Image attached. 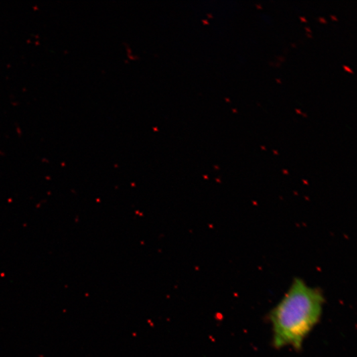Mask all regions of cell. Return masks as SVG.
I'll return each instance as SVG.
<instances>
[{"instance_id":"1","label":"cell","mask_w":357,"mask_h":357,"mask_svg":"<svg viewBox=\"0 0 357 357\" xmlns=\"http://www.w3.org/2000/svg\"><path fill=\"white\" fill-rule=\"evenodd\" d=\"M324 304V297L319 289L299 278L294 280L270 313L274 346L301 349L320 321Z\"/></svg>"},{"instance_id":"2","label":"cell","mask_w":357,"mask_h":357,"mask_svg":"<svg viewBox=\"0 0 357 357\" xmlns=\"http://www.w3.org/2000/svg\"><path fill=\"white\" fill-rule=\"evenodd\" d=\"M343 68H344V70L346 71V72L351 73V74H353L352 69H351L349 66H346V65H344V66H343Z\"/></svg>"},{"instance_id":"3","label":"cell","mask_w":357,"mask_h":357,"mask_svg":"<svg viewBox=\"0 0 357 357\" xmlns=\"http://www.w3.org/2000/svg\"><path fill=\"white\" fill-rule=\"evenodd\" d=\"M319 21H320V22L322 23H327V21L325 20V19L324 18H323V17H319Z\"/></svg>"},{"instance_id":"4","label":"cell","mask_w":357,"mask_h":357,"mask_svg":"<svg viewBox=\"0 0 357 357\" xmlns=\"http://www.w3.org/2000/svg\"><path fill=\"white\" fill-rule=\"evenodd\" d=\"M300 19H301L303 22H307L306 19L305 17H300Z\"/></svg>"},{"instance_id":"5","label":"cell","mask_w":357,"mask_h":357,"mask_svg":"<svg viewBox=\"0 0 357 357\" xmlns=\"http://www.w3.org/2000/svg\"><path fill=\"white\" fill-rule=\"evenodd\" d=\"M331 18L333 20H334V21L338 20V19H337V17L335 16V15H331Z\"/></svg>"},{"instance_id":"6","label":"cell","mask_w":357,"mask_h":357,"mask_svg":"<svg viewBox=\"0 0 357 357\" xmlns=\"http://www.w3.org/2000/svg\"><path fill=\"white\" fill-rule=\"evenodd\" d=\"M306 31H307V33H310L311 32V29L309 28V27H305Z\"/></svg>"},{"instance_id":"7","label":"cell","mask_w":357,"mask_h":357,"mask_svg":"<svg viewBox=\"0 0 357 357\" xmlns=\"http://www.w3.org/2000/svg\"><path fill=\"white\" fill-rule=\"evenodd\" d=\"M296 112H297L298 114H303L302 113L301 110L300 109H296Z\"/></svg>"},{"instance_id":"8","label":"cell","mask_w":357,"mask_h":357,"mask_svg":"<svg viewBox=\"0 0 357 357\" xmlns=\"http://www.w3.org/2000/svg\"><path fill=\"white\" fill-rule=\"evenodd\" d=\"M256 7H257V8H259V9H262V6H261V5H259V4H256Z\"/></svg>"},{"instance_id":"9","label":"cell","mask_w":357,"mask_h":357,"mask_svg":"<svg viewBox=\"0 0 357 357\" xmlns=\"http://www.w3.org/2000/svg\"><path fill=\"white\" fill-rule=\"evenodd\" d=\"M277 82H279V84H281V80H280L279 79H277Z\"/></svg>"},{"instance_id":"10","label":"cell","mask_w":357,"mask_h":357,"mask_svg":"<svg viewBox=\"0 0 357 357\" xmlns=\"http://www.w3.org/2000/svg\"><path fill=\"white\" fill-rule=\"evenodd\" d=\"M303 115L304 116H305V117H307V114H306V113H303Z\"/></svg>"},{"instance_id":"11","label":"cell","mask_w":357,"mask_h":357,"mask_svg":"<svg viewBox=\"0 0 357 357\" xmlns=\"http://www.w3.org/2000/svg\"><path fill=\"white\" fill-rule=\"evenodd\" d=\"M233 112H238V111H237V110H236V109H233Z\"/></svg>"},{"instance_id":"12","label":"cell","mask_w":357,"mask_h":357,"mask_svg":"<svg viewBox=\"0 0 357 357\" xmlns=\"http://www.w3.org/2000/svg\"><path fill=\"white\" fill-rule=\"evenodd\" d=\"M307 36L309 37H311V35H309V34H307Z\"/></svg>"}]
</instances>
